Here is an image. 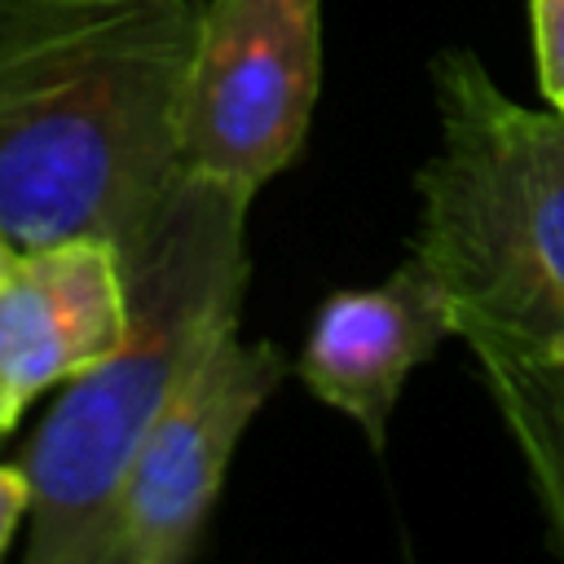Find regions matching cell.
I'll return each instance as SVG.
<instances>
[{
  "label": "cell",
  "mask_w": 564,
  "mask_h": 564,
  "mask_svg": "<svg viewBox=\"0 0 564 564\" xmlns=\"http://www.w3.org/2000/svg\"><path fill=\"white\" fill-rule=\"evenodd\" d=\"M538 84L551 110L564 115V0H529Z\"/></svg>",
  "instance_id": "obj_9"
},
{
  "label": "cell",
  "mask_w": 564,
  "mask_h": 564,
  "mask_svg": "<svg viewBox=\"0 0 564 564\" xmlns=\"http://www.w3.org/2000/svg\"><path fill=\"white\" fill-rule=\"evenodd\" d=\"M458 335L445 286L419 256H405L375 286L330 291L300 344V383L352 419L375 454L388 449V423L405 379Z\"/></svg>",
  "instance_id": "obj_6"
},
{
  "label": "cell",
  "mask_w": 564,
  "mask_h": 564,
  "mask_svg": "<svg viewBox=\"0 0 564 564\" xmlns=\"http://www.w3.org/2000/svg\"><path fill=\"white\" fill-rule=\"evenodd\" d=\"M13 256H18V247H13V242H9V234L0 229V278H4V269L13 264Z\"/></svg>",
  "instance_id": "obj_11"
},
{
  "label": "cell",
  "mask_w": 564,
  "mask_h": 564,
  "mask_svg": "<svg viewBox=\"0 0 564 564\" xmlns=\"http://www.w3.org/2000/svg\"><path fill=\"white\" fill-rule=\"evenodd\" d=\"M9 427H13V423H9V414H4V383H0V436H4Z\"/></svg>",
  "instance_id": "obj_12"
},
{
  "label": "cell",
  "mask_w": 564,
  "mask_h": 564,
  "mask_svg": "<svg viewBox=\"0 0 564 564\" xmlns=\"http://www.w3.org/2000/svg\"><path fill=\"white\" fill-rule=\"evenodd\" d=\"M128 330L123 256L110 238H57L22 247L0 278V383L4 414L84 375Z\"/></svg>",
  "instance_id": "obj_7"
},
{
  "label": "cell",
  "mask_w": 564,
  "mask_h": 564,
  "mask_svg": "<svg viewBox=\"0 0 564 564\" xmlns=\"http://www.w3.org/2000/svg\"><path fill=\"white\" fill-rule=\"evenodd\" d=\"M251 198L242 185L181 172L123 251L128 330L110 357L62 383L22 458L26 564H115L119 494L137 445L207 348L238 330Z\"/></svg>",
  "instance_id": "obj_2"
},
{
  "label": "cell",
  "mask_w": 564,
  "mask_h": 564,
  "mask_svg": "<svg viewBox=\"0 0 564 564\" xmlns=\"http://www.w3.org/2000/svg\"><path fill=\"white\" fill-rule=\"evenodd\" d=\"M203 0H0V229L110 238L181 181V97Z\"/></svg>",
  "instance_id": "obj_1"
},
{
  "label": "cell",
  "mask_w": 564,
  "mask_h": 564,
  "mask_svg": "<svg viewBox=\"0 0 564 564\" xmlns=\"http://www.w3.org/2000/svg\"><path fill=\"white\" fill-rule=\"evenodd\" d=\"M322 93V0H203L181 172L260 189L295 163Z\"/></svg>",
  "instance_id": "obj_4"
},
{
  "label": "cell",
  "mask_w": 564,
  "mask_h": 564,
  "mask_svg": "<svg viewBox=\"0 0 564 564\" xmlns=\"http://www.w3.org/2000/svg\"><path fill=\"white\" fill-rule=\"evenodd\" d=\"M467 344L524 458L546 520V538L564 555V335L546 344L476 335Z\"/></svg>",
  "instance_id": "obj_8"
},
{
  "label": "cell",
  "mask_w": 564,
  "mask_h": 564,
  "mask_svg": "<svg viewBox=\"0 0 564 564\" xmlns=\"http://www.w3.org/2000/svg\"><path fill=\"white\" fill-rule=\"evenodd\" d=\"M26 511H31V480H26V467L0 463V560H4L9 546H13V533L26 524Z\"/></svg>",
  "instance_id": "obj_10"
},
{
  "label": "cell",
  "mask_w": 564,
  "mask_h": 564,
  "mask_svg": "<svg viewBox=\"0 0 564 564\" xmlns=\"http://www.w3.org/2000/svg\"><path fill=\"white\" fill-rule=\"evenodd\" d=\"M441 150L419 167L414 251L458 339L564 335V115L520 106L471 48L432 57Z\"/></svg>",
  "instance_id": "obj_3"
},
{
  "label": "cell",
  "mask_w": 564,
  "mask_h": 564,
  "mask_svg": "<svg viewBox=\"0 0 564 564\" xmlns=\"http://www.w3.org/2000/svg\"><path fill=\"white\" fill-rule=\"evenodd\" d=\"M286 375L269 339L229 330L150 423L119 494L115 564H181L198 551L238 441Z\"/></svg>",
  "instance_id": "obj_5"
}]
</instances>
